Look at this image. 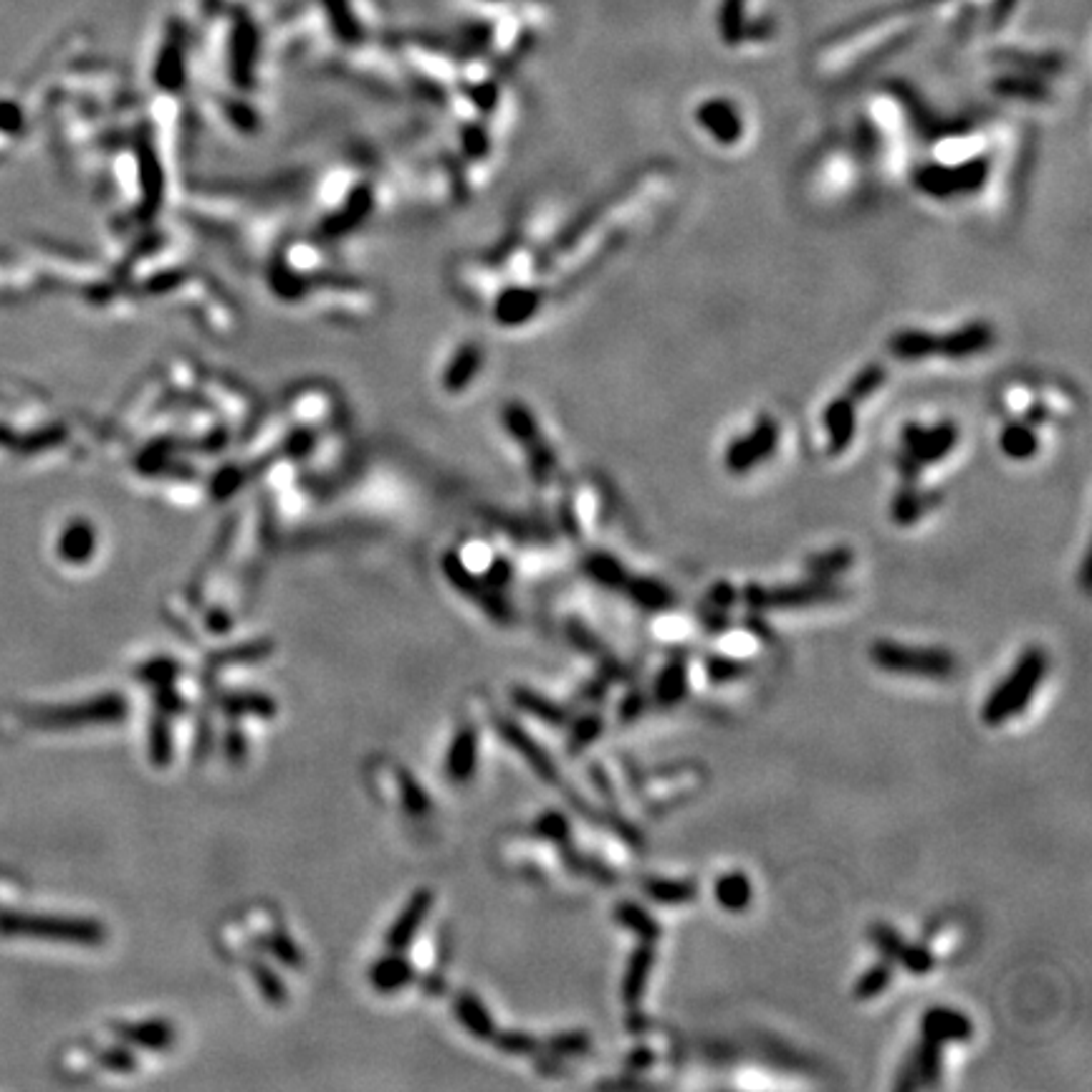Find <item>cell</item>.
Masks as SVG:
<instances>
[{
    "label": "cell",
    "mask_w": 1092,
    "mask_h": 1092,
    "mask_svg": "<svg viewBox=\"0 0 1092 1092\" xmlns=\"http://www.w3.org/2000/svg\"><path fill=\"white\" fill-rule=\"evenodd\" d=\"M996 332L989 322H966L954 332H929V329H900L887 339V352L902 362H919L929 357L969 359L994 347Z\"/></svg>",
    "instance_id": "cell-1"
},
{
    "label": "cell",
    "mask_w": 1092,
    "mask_h": 1092,
    "mask_svg": "<svg viewBox=\"0 0 1092 1092\" xmlns=\"http://www.w3.org/2000/svg\"><path fill=\"white\" fill-rule=\"evenodd\" d=\"M1047 676V655L1040 647H1029L1016 660L1009 676L989 693L981 706V721L986 726H1001L1009 718L1019 716L1040 688L1042 678Z\"/></svg>",
    "instance_id": "cell-2"
},
{
    "label": "cell",
    "mask_w": 1092,
    "mask_h": 1092,
    "mask_svg": "<svg viewBox=\"0 0 1092 1092\" xmlns=\"http://www.w3.org/2000/svg\"><path fill=\"white\" fill-rule=\"evenodd\" d=\"M991 174V159L986 154L966 157L961 162L951 164L946 159L941 162H926L911 172V183L916 191L934 201H949L959 196H974L986 186Z\"/></svg>",
    "instance_id": "cell-3"
},
{
    "label": "cell",
    "mask_w": 1092,
    "mask_h": 1092,
    "mask_svg": "<svg viewBox=\"0 0 1092 1092\" xmlns=\"http://www.w3.org/2000/svg\"><path fill=\"white\" fill-rule=\"evenodd\" d=\"M870 657L880 671L895 673V676L946 681L959 671V660L939 647H907L900 642L877 640L872 642Z\"/></svg>",
    "instance_id": "cell-4"
},
{
    "label": "cell",
    "mask_w": 1092,
    "mask_h": 1092,
    "mask_svg": "<svg viewBox=\"0 0 1092 1092\" xmlns=\"http://www.w3.org/2000/svg\"><path fill=\"white\" fill-rule=\"evenodd\" d=\"M0 936L64 941V944H99L104 929L89 919H56V916L0 914Z\"/></svg>",
    "instance_id": "cell-5"
},
{
    "label": "cell",
    "mask_w": 1092,
    "mask_h": 1092,
    "mask_svg": "<svg viewBox=\"0 0 1092 1092\" xmlns=\"http://www.w3.org/2000/svg\"><path fill=\"white\" fill-rule=\"evenodd\" d=\"M741 600L756 612L764 610H802V607L810 605H822V602L840 600L842 587L835 585L832 580H815L810 577L807 582H797V585H781V587H761V585H746L741 592Z\"/></svg>",
    "instance_id": "cell-6"
},
{
    "label": "cell",
    "mask_w": 1092,
    "mask_h": 1092,
    "mask_svg": "<svg viewBox=\"0 0 1092 1092\" xmlns=\"http://www.w3.org/2000/svg\"><path fill=\"white\" fill-rule=\"evenodd\" d=\"M124 713H127V701H124L122 696H117V693H109V696L89 698V701L74 703V706L31 711L26 713V718L28 723L36 728L62 731V728L84 726V723L119 721V718H124Z\"/></svg>",
    "instance_id": "cell-7"
},
{
    "label": "cell",
    "mask_w": 1092,
    "mask_h": 1092,
    "mask_svg": "<svg viewBox=\"0 0 1092 1092\" xmlns=\"http://www.w3.org/2000/svg\"><path fill=\"white\" fill-rule=\"evenodd\" d=\"M779 422L771 415H761L756 420V426L751 428V433L734 438L728 443L726 453H723V466L728 473L734 476H744L751 473L754 468H759L766 458L774 456L776 446H779Z\"/></svg>",
    "instance_id": "cell-8"
},
{
    "label": "cell",
    "mask_w": 1092,
    "mask_h": 1092,
    "mask_svg": "<svg viewBox=\"0 0 1092 1092\" xmlns=\"http://www.w3.org/2000/svg\"><path fill=\"white\" fill-rule=\"evenodd\" d=\"M956 443H959V428L951 420L939 422L934 428L905 422V428L900 431V451L924 468L946 461L954 453Z\"/></svg>",
    "instance_id": "cell-9"
},
{
    "label": "cell",
    "mask_w": 1092,
    "mask_h": 1092,
    "mask_svg": "<svg viewBox=\"0 0 1092 1092\" xmlns=\"http://www.w3.org/2000/svg\"><path fill=\"white\" fill-rule=\"evenodd\" d=\"M867 936H870L872 944L877 946L882 959H887L890 964H900L907 974L926 976V974H931V969L936 966L934 954H931L926 946L907 944V941L902 939L892 926L872 924L870 929H867Z\"/></svg>",
    "instance_id": "cell-10"
},
{
    "label": "cell",
    "mask_w": 1092,
    "mask_h": 1092,
    "mask_svg": "<svg viewBox=\"0 0 1092 1092\" xmlns=\"http://www.w3.org/2000/svg\"><path fill=\"white\" fill-rule=\"evenodd\" d=\"M696 122L723 147H734L744 137V117L731 99L713 97L698 104Z\"/></svg>",
    "instance_id": "cell-11"
},
{
    "label": "cell",
    "mask_w": 1092,
    "mask_h": 1092,
    "mask_svg": "<svg viewBox=\"0 0 1092 1092\" xmlns=\"http://www.w3.org/2000/svg\"><path fill=\"white\" fill-rule=\"evenodd\" d=\"M822 428L827 436V453L842 456L852 446L857 433V405L850 397L840 395L822 412Z\"/></svg>",
    "instance_id": "cell-12"
},
{
    "label": "cell",
    "mask_w": 1092,
    "mask_h": 1092,
    "mask_svg": "<svg viewBox=\"0 0 1092 1092\" xmlns=\"http://www.w3.org/2000/svg\"><path fill=\"white\" fill-rule=\"evenodd\" d=\"M921 1037H929L936 1040L939 1045L946 1042H969L974 1037V1024H971L969 1016H964L961 1011L946 1009V1006H934L924 1014L921 1019Z\"/></svg>",
    "instance_id": "cell-13"
},
{
    "label": "cell",
    "mask_w": 1092,
    "mask_h": 1092,
    "mask_svg": "<svg viewBox=\"0 0 1092 1092\" xmlns=\"http://www.w3.org/2000/svg\"><path fill=\"white\" fill-rule=\"evenodd\" d=\"M498 731H501L503 739H506L508 744H511L513 749H516L518 754L528 761V764H531V769L536 771L543 781L560 784V771H557L555 761L550 759V754H547V751H543L541 746H538L536 741L523 731V728H518L513 721H501L498 723Z\"/></svg>",
    "instance_id": "cell-14"
},
{
    "label": "cell",
    "mask_w": 1092,
    "mask_h": 1092,
    "mask_svg": "<svg viewBox=\"0 0 1092 1092\" xmlns=\"http://www.w3.org/2000/svg\"><path fill=\"white\" fill-rule=\"evenodd\" d=\"M652 966H655V946L650 941H642L635 951H632L630 961H627V971L622 976V1001H625L630 1009H637L645 996L647 981H650Z\"/></svg>",
    "instance_id": "cell-15"
},
{
    "label": "cell",
    "mask_w": 1092,
    "mask_h": 1092,
    "mask_svg": "<svg viewBox=\"0 0 1092 1092\" xmlns=\"http://www.w3.org/2000/svg\"><path fill=\"white\" fill-rule=\"evenodd\" d=\"M622 592H625L637 607H642V610L647 612H662L676 605V595H673L671 587L662 585L655 577L627 575Z\"/></svg>",
    "instance_id": "cell-16"
},
{
    "label": "cell",
    "mask_w": 1092,
    "mask_h": 1092,
    "mask_svg": "<svg viewBox=\"0 0 1092 1092\" xmlns=\"http://www.w3.org/2000/svg\"><path fill=\"white\" fill-rule=\"evenodd\" d=\"M941 503V493H926L919 486H902L892 501V521L897 526H914L916 521L934 511Z\"/></svg>",
    "instance_id": "cell-17"
},
{
    "label": "cell",
    "mask_w": 1092,
    "mask_h": 1092,
    "mask_svg": "<svg viewBox=\"0 0 1092 1092\" xmlns=\"http://www.w3.org/2000/svg\"><path fill=\"white\" fill-rule=\"evenodd\" d=\"M431 902H433V895L428 890H420L417 895H412V900L407 902L402 916L395 921V926H392L390 939H387V944H390L392 951H400L410 944L412 936L417 934L420 924L426 921L428 911H431Z\"/></svg>",
    "instance_id": "cell-18"
},
{
    "label": "cell",
    "mask_w": 1092,
    "mask_h": 1092,
    "mask_svg": "<svg viewBox=\"0 0 1092 1092\" xmlns=\"http://www.w3.org/2000/svg\"><path fill=\"white\" fill-rule=\"evenodd\" d=\"M713 895H716L718 905L728 914H744L754 900V887H751V880L744 872H726L716 880Z\"/></svg>",
    "instance_id": "cell-19"
},
{
    "label": "cell",
    "mask_w": 1092,
    "mask_h": 1092,
    "mask_svg": "<svg viewBox=\"0 0 1092 1092\" xmlns=\"http://www.w3.org/2000/svg\"><path fill=\"white\" fill-rule=\"evenodd\" d=\"M1001 453L1011 461H1029L1040 451V436H1037V428L1029 426L1019 417V420L1006 422L1004 431L999 436Z\"/></svg>",
    "instance_id": "cell-20"
},
{
    "label": "cell",
    "mask_w": 1092,
    "mask_h": 1092,
    "mask_svg": "<svg viewBox=\"0 0 1092 1092\" xmlns=\"http://www.w3.org/2000/svg\"><path fill=\"white\" fill-rule=\"evenodd\" d=\"M686 693H688V668H686V662L673 657V660H668L665 665H662V671L657 673L655 701L660 703V706L671 708V706H678V703L686 698Z\"/></svg>",
    "instance_id": "cell-21"
},
{
    "label": "cell",
    "mask_w": 1092,
    "mask_h": 1092,
    "mask_svg": "<svg viewBox=\"0 0 1092 1092\" xmlns=\"http://www.w3.org/2000/svg\"><path fill=\"white\" fill-rule=\"evenodd\" d=\"M476 759H478L476 734H473L471 728H466V731H461V734L456 736V741H453V746H451V754H448V764H446L448 776H451L453 781H468L473 776V771H476Z\"/></svg>",
    "instance_id": "cell-22"
},
{
    "label": "cell",
    "mask_w": 1092,
    "mask_h": 1092,
    "mask_svg": "<svg viewBox=\"0 0 1092 1092\" xmlns=\"http://www.w3.org/2000/svg\"><path fill=\"white\" fill-rule=\"evenodd\" d=\"M642 890L657 905H683L696 900L698 885L693 880H668V877H647Z\"/></svg>",
    "instance_id": "cell-23"
},
{
    "label": "cell",
    "mask_w": 1092,
    "mask_h": 1092,
    "mask_svg": "<svg viewBox=\"0 0 1092 1092\" xmlns=\"http://www.w3.org/2000/svg\"><path fill=\"white\" fill-rule=\"evenodd\" d=\"M855 565V552L847 550V547H835V550L820 552V555H812L805 560L807 575L815 577V580H835L842 572H847Z\"/></svg>",
    "instance_id": "cell-24"
},
{
    "label": "cell",
    "mask_w": 1092,
    "mask_h": 1092,
    "mask_svg": "<svg viewBox=\"0 0 1092 1092\" xmlns=\"http://www.w3.org/2000/svg\"><path fill=\"white\" fill-rule=\"evenodd\" d=\"M615 921L620 926H625L627 931H632V934H635L640 941H650V944H655V941L660 939V931H662L660 924L647 914L645 907L637 905V902H632V900L617 902Z\"/></svg>",
    "instance_id": "cell-25"
},
{
    "label": "cell",
    "mask_w": 1092,
    "mask_h": 1092,
    "mask_svg": "<svg viewBox=\"0 0 1092 1092\" xmlns=\"http://www.w3.org/2000/svg\"><path fill=\"white\" fill-rule=\"evenodd\" d=\"M746 0H721L718 8V33L726 46H739L746 41Z\"/></svg>",
    "instance_id": "cell-26"
},
{
    "label": "cell",
    "mask_w": 1092,
    "mask_h": 1092,
    "mask_svg": "<svg viewBox=\"0 0 1092 1092\" xmlns=\"http://www.w3.org/2000/svg\"><path fill=\"white\" fill-rule=\"evenodd\" d=\"M585 572L590 575V580H595L597 585H602L605 590H622L625 580L630 572L625 570L617 557L607 555V552H595L585 560Z\"/></svg>",
    "instance_id": "cell-27"
},
{
    "label": "cell",
    "mask_w": 1092,
    "mask_h": 1092,
    "mask_svg": "<svg viewBox=\"0 0 1092 1092\" xmlns=\"http://www.w3.org/2000/svg\"><path fill=\"white\" fill-rule=\"evenodd\" d=\"M994 89L1001 97L1024 99V102H1045V99H1050V89L1042 82V77L1026 72L996 79Z\"/></svg>",
    "instance_id": "cell-28"
},
{
    "label": "cell",
    "mask_w": 1092,
    "mask_h": 1092,
    "mask_svg": "<svg viewBox=\"0 0 1092 1092\" xmlns=\"http://www.w3.org/2000/svg\"><path fill=\"white\" fill-rule=\"evenodd\" d=\"M887 382V370L882 367L880 362H867L865 367H862L860 372H857L855 377H852L850 382H847L845 392L842 395L850 397L852 402H855L857 407L862 405L865 400H870V397H875L877 392L882 390V385Z\"/></svg>",
    "instance_id": "cell-29"
},
{
    "label": "cell",
    "mask_w": 1092,
    "mask_h": 1092,
    "mask_svg": "<svg viewBox=\"0 0 1092 1092\" xmlns=\"http://www.w3.org/2000/svg\"><path fill=\"white\" fill-rule=\"evenodd\" d=\"M119 1035L134 1045L149 1047V1050H164L172 1045L174 1032L167 1021H144V1024H124L119 1026Z\"/></svg>",
    "instance_id": "cell-30"
},
{
    "label": "cell",
    "mask_w": 1092,
    "mask_h": 1092,
    "mask_svg": "<svg viewBox=\"0 0 1092 1092\" xmlns=\"http://www.w3.org/2000/svg\"><path fill=\"white\" fill-rule=\"evenodd\" d=\"M941 1047H944V1045H939L936 1040L921 1037L919 1047H916L914 1057H911L916 1072H919L921 1085H939V1080H941Z\"/></svg>",
    "instance_id": "cell-31"
},
{
    "label": "cell",
    "mask_w": 1092,
    "mask_h": 1092,
    "mask_svg": "<svg viewBox=\"0 0 1092 1092\" xmlns=\"http://www.w3.org/2000/svg\"><path fill=\"white\" fill-rule=\"evenodd\" d=\"M513 701H516V706L521 708V711L531 713V716H536L538 721L555 723V726H560V723L567 721L565 708L552 703L550 698H543V696H538V693L528 691V688H516V691H513Z\"/></svg>",
    "instance_id": "cell-32"
},
{
    "label": "cell",
    "mask_w": 1092,
    "mask_h": 1092,
    "mask_svg": "<svg viewBox=\"0 0 1092 1092\" xmlns=\"http://www.w3.org/2000/svg\"><path fill=\"white\" fill-rule=\"evenodd\" d=\"M892 976H895V971H892V964L887 959H882L880 964H875L872 969H867L865 974H862L860 979H857L855 999H860V1001L877 999V996H880L882 991H885L887 986L892 984Z\"/></svg>",
    "instance_id": "cell-33"
},
{
    "label": "cell",
    "mask_w": 1092,
    "mask_h": 1092,
    "mask_svg": "<svg viewBox=\"0 0 1092 1092\" xmlns=\"http://www.w3.org/2000/svg\"><path fill=\"white\" fill-rule=\"evenodd\" d=\"M410 979H412V969L405 964V961L397 959V956L380 961V964L375 966V971H372V984H375L380 991H387V994H390V991H397L400 986H405Z\"/></svg>",
    "instance_id": "cell-34"
},
{
    "label": "cell",
    "mask_w": 1092,
    "mask_h": 1092,
    "mask_svg": "<svg viewBox=\"0 0 1092 1092\" xmlns=\"http://www.w3.org/2000/svg\"><path fill=\"white\" fill-rule=\"evenodd\" d=\"M456 1014H458V1019H461L476 1037H493L491 1016L483 1011V1006L478 1004L476 996H471V994L461 996L456 1004Z\"/></svg>",
    "instance_id": "cell-35"
},
{
    "label": "cell",
    "mask_w": 1092,
    "mask_h": 1092,
    "mask_svg": "<svg viewBox=\"0 0 1092 1092\" xmlns=\"http://www.w3.org/2000/svg\"><path fill=\"white\" fill-rule=\"evenodd\" d=\"M999 58L1004 64H1011V67L1021 69V72L1037 74V77H1042V74H1057L1062 69V58L1050 56V53H1045V56H1035V53H1021V51H1001Z\"/></svg>",
    "instance_id": "cell-36"
},
{
    "label": "cell",
    "mask_w": 1092,
    "mask_h": 1092,
    "mask_svg": "<svg viewBox=\"0 0 1092 1092\" xmlns=\"http://www.w3.org/2000/svg\"><path fill=\"white\" fill-rule=\"evenodd\" d=\"M322 6L324 11H327L329 21H332V28L339 33V38L354 41V38L359 36L357 18H354L349 0H322Z\"/></svg>",
    "instance_id": "cell-37"
},
{
    "label": "cell",
    "mask_w": 1092,
    "mask_h": 1092,
    "mask_svg": "<svg viewBox=\"0 0 1092 1092\" xmlns=\"http://www.w3.org/2000/svg\"><path fill=\"white\" fill-rule=\"evenodd\" d=\"M703 668H706V676L711 678V683L739 681V678H744L746 673H751L749 662L736 660V657H726V655H708L706 662H703Z\"/></svg>",
    "instance_id": "cell-38"
},
{
    "label": "cell",
    "mask_w": 1092,
    "mask_h": 1092,
    "mask_svg": "<svg viewBox=\"0 0 1092 1092\" xmlns=\"http://www.w3.org/2000/svg\"><path fill=\"white\" fill-rule=\"evenodd\" d=\"M223 708L233 713H253V716H273L276 703L261 693H236V696L223 698Z\"/></svg>",
    "instance_id": "cell-39"
},
{
    "label": "cell",
    "mask_w": 1092,
    "mask_h": 1092,
    "mask_svg": "<svg viewBox=\"0 0 1092 1092\" xmlns=\"http://www.w3.org/2000/svg\"><path fill=\"white\" fill-rule=\"evenodd\" d=\"M855 152L860 154L862 159H870V162H875L877 157H880L882 152V137L880 132H877V127L872 124V119H857L855 124Z\"/></svg>",
    "instance_id": "cell-40"
},
{
    "label": "cell",
    "mask_w": 1092,
    "mask_h": 1092,
    "mask_svg": "<svg viewBox=\"0 0 1092 1092\" xmlns=\"http://www.w3.org/2000/svg\"><path fill=\"white\" fill-rule=\"evenodd\" d=\"M602 728H605V723H602V718L597 716V713H587V716L577 718L575 726H572L570 749L577 754V751H582L585 746H590L592 741L602 734Z\"/></svg>",
    "instance_id": "cell-41"
},
{
    "label": "cell",
    "mask_w": 1092,
    "mask_h": 1092,
    "mask_svg": "<svg viewBox=\"0 0 1092 1092\" xmlns=\"http://www.w3.org/2000/svg\"><path fill=\"white\" fill-rule=\"evenodd\" d=\"M533 832H536L538 837H543V840L565 845V842L570 840V822H567V817L562 815V812H547V815H541L536 820Z\"/></svg>",
    "instance_id": "cell-42"
},
{
    "label": "cell",
    "mask_w": 1092,
    "mask_h": 1092,
    "mask_svg": "<svg viewBox=\"0 0 1092 1092\" xmlns=\"http://www.w3.org/2000/svg\"><path fill=\"white\" fill-rule=\"evenodd\" d=\"M567 862H570L572 870L582 872V875L592 877V880L597 882H615L617 875L610 870V867L605 865V862L595 860V857H585V855H577V852H565Z\"/></svg>",
    "instance_id": "cell-43"
},
{
    "label": "cell",
    "mask_w": 1092,
    "mask_h": 1092,
    "mask_svg": "<svg viewBox=\"0 0 1092 1092\" xmlns=\"http://www.w3.org/2000/svg\"><path fill=\"white\" fill-rule=\"evenodd\" d=\"M567 635H570V640L575 642V645L580 647L582 652H587V655L600 657L602 662H607L612 657L610 650H607V647L602 645V642L597 640V637L592 635V632L587 630V627H582L580 622H570V627H567Z\"/></svg>",
    "instance_id": "cell-44"
},
{
    "label": "cell",
    "mask_w": 1092,
    "mask_h": 1092,
    "mask_svg": "<svg viewBox=\"0 0 1092 1092\" xmlns=\"http://www.w3.org/2000/svg\"><path fill=\"white\" fill-rule=\"evenodd\" d=\"M547 1047L552 1050V1055H582L590 1050V1037L582 1032H567V1035L550 1037Z\"/></svg>",
    "instance_id": "cell-45"
},
{
    "label": "cell",
    "mask_w": 1092,
    "mask_h": 1092,
    "mask_svg": "<svg viewBox=\"0 0 1092 1092\" xmlns=\"http://www.w3.org/2000/svg\"><path fill=\"white\" fill-rule=\"evenodd\" d=\"M149 746H152V759L154 764H167L169 756H172V739H169V728H167V721H154L152 723V734H149Z\"/></svg>",
    "instance_id": "cell-46"
},
{
    "label": "cell",
    "mask_w": 1092,
    "mask_h": 1092,
    "mask_svg": "<svg viewBox=\"0 0 1092 1092\" xmlns=\"http://www.w3.org/2000/svg\"><path fill=\"white\" fill-rule=\"evenodd\" d=\"M698 617H701V625L708 635H721V632H726L728 625H731L728 610H718V607L708 605V602L698 610Z\"/></svg>",
    "instance_id": "cell-47"
},
{
    "label": "cell",
    "mask_w": 1092,
    "mask_h": 1092,
    "mask_svg": "<svg viewBox=\"0 0 1092 1092\" xmlns=\"http://www.w3.org/2000/svg\"><path fill=\"white\" fill-rule=\"evenodd\" d=\"M706 602L718 607V610H731V607L739 602V592H736V587L731 585V582H716V585L708 590Z\"/></svg>",
    "instance_id": "cell-48"
},
{
    "label": "cell",
    "mask_w": 1092,
    "mask_h": 1092,
    "mask_svg": "<svg viewBox=\"0 0 1092 1092\" xmlns=\"http://www.w3.org/2000/svg\"><path fill=\"white\" fill-rule=\"evenodd\" d=\"M498 1047L511 1055H531L538 1050V1042L533 1037L521 1035V1032H508V1035L498 1037Z\"/></svg>",
    "instance_id": "cell-49"
},
{
    "label": "cell",
    "mask_w": 1092,
    "mask_h": 1092,
    "mask_svg": "<svg viewBox=\"0 0 1092 1092\" xmlns=\"http://www.w3.org/2000/svg\"><path fill=\"white\" fill-rule=\"evenodd\" d=\"M89 547H92V541H89L87 531H69V536L64 538V557L67 560H84V557L89 555Z\"/></svg>",
    "instance_id": "cell-50"
},
{
    "label": "cell",
    "mask_w": 1092,
    "mask_h": 1092,
    "mask_svg": "<svg viewBox=\"0 0 1092 1092\" xmlns=\"http://www.w3.org/2000/svg\"><path fill=\"white\" fill-rule=\"evenodd\" d=\"M645 708L647 698L642 696L640 691H630L620 703V718L622 721H635V718H640L642 713H645Z\"/></svg>",
    "instance_id": "cell-51"
},
{
    "label": "cell",
    "mask_w": 1092,
    "mask_h": 1092,
    "mask_svg": "<svg viewBox=\"0 0 1092 1092\" xmlns=\"http://www.w3.org/2000/svg\"><path fill=\"white\" fill-rule=\"evenodd\" d=\"M147 681L157 683V686H167L169 681H172L174 676H177V665H174L172 660H157V662H149L147 668H144L142 673Z\"/></svg>",
    "instance_id": "cell-52"
},
{
    "label": "cell",
    "mask_w": 1092,
    "mask_h": 1092,
    "mask_svg": "<svg viewBox=\"0 0 1092 1092\" xmlns=\"http://www.w3.org/2000/svg\"><path fill=\"white\" fill-rule=\"evenodd\" d=\"M102 1060H104V1065H112L114 1070H132L134 1067L132 1057L122 1050H107L102 1055Z\"/></svg>",
    "instance_id": "cell-53"
},
{
    "label": "cell",
    "mask_w": 1092,
    "mask_h": 1092,
    "mask_svg": "<svg viewBox=\"0 0 1092 1092\" xmlns=\"http://www.w3.org/2000/svg\"><path fill=\"white\" fill-rule=\"evenodd\" d=\"M1014 11V0H999L994 8V13H991V31H999L1001 26H1004L1006 16Z\"/></svg>",
    "instance_id": "cell-54"
},
{
    "label": "cell",
    "mask_w": 1092,
    "mask_h": 1092,
    "mask_svg": "<svg viewBox=\"0 0 1092 1092\" xmlns=\"http://www.w3.org/2000/svg\"><path fill=\"white\" fill-rule=\"evenodd\" d=\"M652 1062H655V1055H652V1050L637 1047V1050L630 1055V1060H627V1067H632V1070H645V1067H650Z\"/></svg>",
    "instance_id": "cell-55"
},
{
    "label": "cell",
    "mask_w": 1092,
    "mask_h": 1092,
    "mask_svg": "<svg viewBox=\"0 0 1092 1092\" xmlns=\"http://www.w3.org/2000/svg\"><path fill=\"white\" fill-rule=\"evenodd\" d=\"M746 627H751V632H754V635H761L764 640H771V632L764 630L766 625L759 620V617H746Z\"/></svg>",
    "instance_id": "cell-56"
},
{
    "label": "cell",
    "mask_w": 1092,
    "mask_h": 1092,
    "mask_svg": "<svg viewBox=\"0 0 1092 1092\" xmlns=\"http://www.w3.org/2000/svg\"><path fill=\"white\" fill-rule=\"evenodd\" d=\"M221 8H223V0H201V11L206 13V16H216Z\"/></svg>",
    "instance_id": "cell-57"
},
{
    "label": "cell",
    "mask_w": 1092,
    "mask_h": 1092,
    "mask_svg": "<svg viewBox=\"0 0 1092 1092\" xmlns=\"http://www.w3.org/2000/svg\"><path fill=\"white\" fill-rule=\"evenodd\" d=\"M493 3H496V0H493Z\"/></svg>",
    "instance_id": "cell-58"
}]
</instances>
